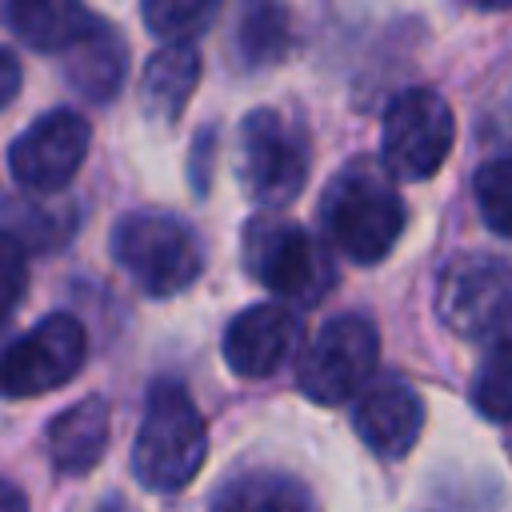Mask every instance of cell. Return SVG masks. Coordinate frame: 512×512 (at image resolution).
<instances>
[{
    "instance_id": "cell-1",
    "label": "cell",
    "mask_w": 512,
    "mask_h": 512,
    "mask_svg": "<svg viewBox=\"0 0 512 512\" xmlns=\"http://www.w3.org/2000/svg\"><path fill=\"white\" fill-rule=\"evenodd\" d=\"M408 208L384 164L348 160L320 196V228L324 236L356 264L384 260L404 236Z\"/></svg>"
},
{
    "instance_id": "cell-2",
    "label": "cell",
    "mask_w": 512,
    "mask_h": 512,
    "mask_svg": "<svg viewBox=\"0 0 512 512\" xmlns=\"http://www.w3.org/2000/svg\"><path fill=\"white\" fill-rule=\"evenodd\" d=\"M204 456H208V428L192 396L172 380L152 384L132 444V476L140 480V488L180 492L204 468Z\"/></svg>"
},
{
    "instance_id": "cell-3",
    "label": "cell",
    "mask_w": 512,
    "mask_h": 512,
    "mask_svg": "<svg viewBox=\"0 0 512 512\" xmlns=\"http://www.w3.org/2000/svg\"><path fill=\"white\" fill-rule=\"evenodd\" d=\"M436 316L464 340L512 344V264L500 256H456L436 280Z\"/></svg>"
},
{
    "instance_id": "cell-4",
    "label": "cell",
    "mask_w": 512,
    "mask_h": 512,
    "mask_svg": "<svg viewBox=\"0 0 512 512\" xmlns=\"http://www.w3.org/2000/svg\"><path fill=\"white\" fill-rule=\"evenodd\" d=\"M112 256L148 296H176L204 268L200 240L168 212L120 216L112 228Z\"/></svg>"
},
{
    "instance_id": "cell-5",
    "label": "cell",
    "mask_w": 512,
    "mask_h": 512,
    "mask_svg": "<svg viewBox=\"0 0 512 512\" xmlns=\"http://www.w3.org/2000/svg\"><path fill=\"white\" fill-rule=\"evenodd\" d=\"M380 360V332L360 312H340L320 324L308 348L296 360V384L316 404H344L360 400L368 376Z\"/></svg>"
},
{
    "instance_id": "cell-6",
    "label": "cell",
    "mask_w": 512,
    "mask_h": 512,
    "mask_svg": "<svg viewBox=\"0 0 512 512\" xmlns=\"http://www.w3.org/2000/svg\"><path fill=\"white\" fill-rule=\"evenodd\" d=\"M236 176L248 200L260 208L292 204L308 180V144L304 136L272 108H256L240 120L236 140Z\"/></svg>"
},
{
    "instance_id": "cell-7",
    "label": "cell",
    "mask_w": 512,
    "mask_h": 512,
    "mask_svg": "<svg viewBox=\"0 0 512 512\" xmlns=\"http://www.w3.org/2000/svg\"><path fill=\"white\" fill-rule=\"evenodd\" d=\"M244 264L272 296L300 308L316 304L336 276L324 244L300 224L284 220H252L244 228Z\"/></svg>"
},
{
    "instance_id": "cell-8",
    "label": "cell",
    "mask_w": 512,
    "mask_h": 512,
    "mask_svg": "<svg viewBox=\"0 0 512 512\" xmlns=\"http://www.w3.org/2000/svg\"><path fill=\"white\" fill-rule=\"evenodd\" d=\"M452 140L456 120L444 96H436L432 88H408L384 112L380 156L396 180H428L448 160Z\"/></svg>"
},
{
    "instance_id": "cell-9",
    "label": "cell",
    "mask_w": 512,
    "mask_h": 512,
    "mask_svg": "<svg viewBox=\"0 0 512 512\" xmlns=\"http://www.w3.org/2000/svg\"><path fill=\"white\" fill-rule=\"evenodd\" d=\"M88 360V332L72 312H48L36 320L24 336H16L4 348L0 384L12 400L20 396H44L60 384H68Z\"/></svg>"
},
{
    "instance_id": "cell-10",
    "label": "cell",
    "mask_w": 512,
    "mask_h": 512,
    "mask_svg": "<svg viewBox=\"0 0 512 512\" xmlns=\"http://www.w3.org/2000/svg\"><path fill=\"white\" fill-rule=\"evenodd\" d=\"M88 144H92L88 120L72 108H52V112L36 116L8 144V172L32 196L60 192L80 172Z\"/></svg>"
},
{
    "instance_id": "cell-11",
    "label": "cell",
    "mask_w": 512,
    "mask_h": 512,
    "mask_svg": "<svg viewBox=\"0 0 512 512\" xmlns=\"http://www.w3.org/2000/svg\"><path fill=\"white\" fill-rule=\"evenodd\" d=\"M296 336H300V324L284 304H252L228 320L220 336V352L232 376L264 380L292 356Z\"/></svg>"
},
{
    "instance_id": "cell-12",
    "label": "cell",
    "mask_w": 512,
    "mask_h": 512,
    "mask_svg": "<svg viewBox=\"0 0 512 512\" xmlns=\"http://www.w3.org/2000/svg\"><path fill=\"white\" fill-rule=\"evenodd\" d=\"M352 424H356V436L376 456L400 460L424 428V404L400 376H384L360 392V400L352 408Z\"/></svg>"
},
{
    "instance_id": "cell-13",
    "label": "cell",
    "mask_w": 512,
    "mask_h": 512,
    "mask_svg": "<svg viewBox=\"0 0 512 512\" xmlns=\"http://www.w3.org/2000/svg\"><path fill=\"white\" fill-rule=\"evenodd\" d=\"M44 448L52 468L64 476H80L96 468V460L108 448V404L100 396H84L64 412H56L44 432Z\"/></svg>"
},
{
    "instance_id": "cell-14",
    "label": "cell",
    "mask_w": 512,
    "mask_h": 512,
    "mask_svg": "<svg viewBox=\"0 0 512 512\" xmlns=\"http://www.w3.org/2000/svg\"><path fill=\"white\" fill-rule=\"evenodd\" d=\"M8 24L40 52H72L100 24V16L76 0H16L8 4Z\"/></svg>"
},
{
    "instance_id": "cell-15",
    "label": "cell",
    "mask_w": 512,
    "mask_h": 512,
    "mask_svg": "<svg viewBox=\"0 0 512 512\" xmlns=\"http://www.w3.org/2000/svg\"><path fill=\"white\" fill-rule=\"evenodd\" d=\"M200 80V52L192 44H164L140 76V108L152 124H172Z\"/></svg>"
},
{
    "instance_id": "cell-16",
    "label": "cell",
    "mask_w": 512,
    "mask_h": 512,
    "mask_svg": "<svg viewBox=\"0 0 512 512\" xmlns=\"http://www.w3.org/2000/svg\"><path fill=\"white\" fill-rule=\"evenodd\" d=\"M64 56H68V64H64L68 84H72L84 100L108 104V100L120 92V84H124V64H128V48H124L120 32H116L108 20H100V24H96L72 52H64Z\"/></svg>"
},
{
    "instance_id": "cell-17",
    "label": "cell",
    "mask_w": 512,
    "mask_h": 512,
    "mask_svg": "<svg viewBox=\"0 0 512 512\" xmlns=\"http://www.w3.org/2000/svg\"><path fill=\"white\" fill-rule=\"evenodd\" d=\"M212 512H312V500L292 476L248 472L216 492Z\"/></svg>"
},
{
    "instance_id": "cell-18",
    "label": "cell",
    "mask_w": 512,
    "mask_h": 512,
    "mask_svg": "<svg viewBox=\"0 0 512 512\" xmlns=\"http://www.w3.org/2000/svg\"><path fill=\"white\" fill-rule=\"evenodd\" d=\"M288 12L276 8V4H256L240 16V28H236V44H240V56L248 64H272L288 52Z\"/></svg>"
},
{
    "instance_id": "cell-19",
    "label": "cell",
    "mask_w": 512,
    "mask_h": 512,
    "mask_svg": "<svg viewBox=\"0 0 512 512\" xmlns=\"http://www.w3.org/2000/svg\"><path fill=\"white\" fill-rule=\"evenodd\" d=\"M140 16L160 40L188 44L196 32H204L216 20V4L212 0H148Z\"/></svg>"
},
{
    "instance_id": "cell-20",
    "label": "cell",
    "mask_w": 512,
    "mask_h": 512,
    "mask_svg": "<svg viewBox=\"0 0 512 512\" xmlns=\"http://www.w3.org/2000/svg\"><path fill=\"white\" fill-rule=\"evenodd\" d=\"M68 232H72V212L32 208V204H20V200H8V228H4V236L12 244H20L24 252L52 248V244L68 240Z\"/></svg>"
},
{
    "instance_id": "cell-21",
    "label": "cell",
    "mask_w": 512,
    "mask_h": 512,
    "mask_svg": "<svg viewBox=\"0 0 512 512\" xmlns=\"http://www.w3.org/2000/svg\"><path fill=\"white\" fill-rule=\"evenodd\" d=\"M472 404L492 424H512V344L488 352L472 380Z\"/></svg>"
},
{
    "instance_id": "cell-22",
    "label": "cell",
    "mask_w": 512,
    "mask_h": 512,
    "mask_svg": "<svg viewBox=\"0 0 512 512\" xmlns=\"http://www.w3.org/2000/svg\"><path fill=\"white\" fill-rule=\"evenodd\" d=\"M476 208L484 216V224L500 236H512V156H496L488 160L476 180Z\"/></svg>"
},
{
    "instance_id": "cell-23",
    "label": "cell",
    "mask_w": 512,
    "mask_h": 512,
    "mask_svg": "<svg viewBox=\"0 0 512 512\" xmlns=\"http://www.w3.org/2000/svg\"><path fill=\"white\" fill-rule=\"evenodd\" d=\"M24 248L4 236V316H12L24 300Z\"/></svg>"
},
{
    "instance_id": "cell-24",
    "label": "cell",
    "mask_w": 512,
    "mask_h": 512,
    "mask_svg": "<svg viewBox=\"0 0 512 512\" xmlns=\"http://www.w3.org/2000/svg\"><path fill=\"white\" fill-rule=\"evenodd\" d=\"M0 72H4V80H0V104H8L16 96V88H20V64H16L12 52H0Z\"/></svg>"
},
{
    "instance_id": "cell-25",
    "label": "cell",
    "mask_w": 512,
    "mask_h": 512,
    "mask_svg": "<svg viewBox=\"0 0 512 512\" xmlns=\"http://www.w3.org/2000/svg\"><path fill=\"white\" fill-rule=\"evenodd\" d=\"M4 512H24V492L12 480H4Z\"/></svg>"
}]
</instances>
